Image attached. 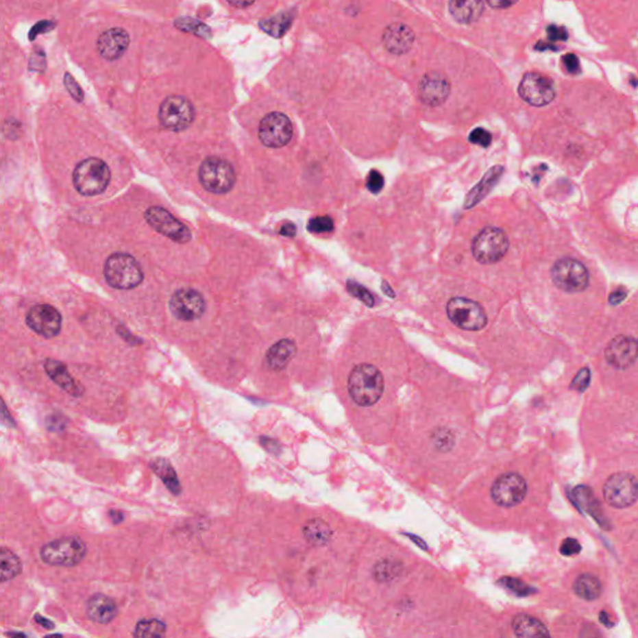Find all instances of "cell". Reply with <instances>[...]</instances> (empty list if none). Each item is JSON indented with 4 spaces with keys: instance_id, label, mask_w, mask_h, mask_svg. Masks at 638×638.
<instances>
[{
    "instance_id": "cell-45",
    "label": "cell",
    "mask_w": 638,
    "mask_h": 638,
    "mask_svg": "<svg viewBox=\"0 0 638 638\" xmlns=\"http://www.w3.org/2000/svg\"><path fill=\"white\" fill-rule=\"evenodd\" d=\"M502 582H505V585L508 586V589L514 590L515 592L519 593V595H528V592H530L528 587H526V586H525L524 583L520 582V581L514 580V578H506V580H504Z\"/></svg>"
},
{
    "instance_id": "cell-8",
    "label": "cell",
    "mask_w": 638,
    "mask_h": 638,
    "mask_svg": "<svg viewBox=\"0 0 638 638\" xmlns=\"http://www.w3.org/2000/svg\"><path fill=\"white\" fill-rule=\"evenodd\" d=\"M556 287L567 293H578L589 287L590 273L585 265L574 258H561L551 268Z\"/></svg>"
},
{
    "instance_id": "cell-51",
    "label": "cell",
    "mask_w": 638,
    "mask_h": 638,
    "mask_svg": "<svg viewBox=\"0 0 638 638\" xmlns=\"http://www.w3.org/2000/svg\"><path fill=\"white\" fill-rule=\"evenodd\" d=\"M35 619H36V622H39V624H42V626H44L45 628H48V630H51V628L54 627V624H51V622L48 621V619H45V618L42 617V616H36Z\"/></svg>"
},
{
    "instance_id": "cell-32",
    "label": "cell",
    "mask_w": 638,
    "mask_h": 638,
    "mask_svg": "<svg viewBox=\"0 0 638 638\" xmlns=\"http://www.w3.org/2000/svg\"><path fill=\"white\" fill-rule=\"evenodd\" d=\"M165 624L155 618L140 621L135 630V638H165Z\"/></svg>"
},
{
    "instance_id": "cell-46",
    "label": "cell",
    "mask_w": 638,
    "mask_h": 638,
    "mask_svg": "<svg viewBox=\"0 0 638 638\" xmlns=\"http://www.w3.org/2000/svg\"><path fill=\"white\" fill-rule=\"evenodd\" d=\"M626 295H627V292H626L624 289H617V291H615V292L610 295L611 304H613V306L619 304V303L622 302L624 298H626Z\"/></svg>"
},
{
    "instance_id": "cell-50",
    "label": "cell",
    "mask_w": 638,
    "mask_h": 638,
    "mask_svg": "<svg viewBox=\"0 0 638 638\" xmlns=\"http://www.w3.org/2000/svg\"><path fill=\"white\" fill-rule=\"evenodd\" d=\"M487 4L493 8H508L511 7L514 3H511V1H489Z\"/></svg>"
},
{
    "instance_id": "cell-15",
    "label": "cell",
    "mask_w": 638,
    "mask_h": 638,
    "mask_svg": "<svg viewBox=\"0 0 638 638\" xmlns=\"http://www.w3.org/2000/svg\"><path fill=\"white\" fill-rule=\"evenodd\" d=\"M169 308L179 321L193 322L205 313L206 302L204 295L196 289H181L172 295Z\"/></svg>"
},
{
    "instance_id": "cell-39",
    "label": "cell",
    "mask_w": 638,
    "mask_h": 638,
    "mask_svg": "<svg viewBox=\"0 0 638 638\" xmlns=\"http://www.w3.org/2000/svg\"><path fill=\"white\" fill-rule=\"evenodd\" d=\"M591 382V371L589 368H582L578 371L576 377L574 378L571 388L577 391H586L589 388Z\"/></svg>"
},
{
    "instance_id": "cell-49",
    "label": "cell",
    "mask_w": 638,
    "mask_h": 638,
    "mask_svg": "<svg viewBox=\"0 0 638 638\" xmlns=\"http://www.w3.org/2000/svg\"><path fill=\"white\" fill-rule=\"evenodd\" d=\"M109 516H110V519L114 524H119V522H123V519H124L123 513H120V511H117V510H111L110 513H109Z\"/></svg>"
},
{
    "instance_id": "cell-18",
    "label": "cell",
    "mask_w": 638,
    "mask_h": 638,
    "mask_svg": "<svg viewBox=\"0 0 638 638\" xmlns=\"http://www.w3.org/2000/svg\"><path fill=\"white\" fill-rule=\"evenodd\" d=\"M604 356L612 367L626 369L637 359L638 342L632 336H617L607 345Z\"/></svg>"
},
{
    "instance_id": "cell-44",
    "label": "cell",
    "mask_w": 638,
    "mask_h": 638,
    "mask_svg": "<svg viewBox=\"0 0 638 638\" xmlns=\"http://www.w3.org/2000/svg\"><path fill=\"white\" fill-rule=\"evenodd\" d=\"M563 65L569 74H577L580 71V62L575 54H566L563 58Z\"/></svg>"
},
{
    "instance_id": "cell-14",
    "label": "cell",
    "mask_w": 638,
    "mask_h": 638,
    "mask_svg": "<svg viewBox=\"0 0 638 638\" xmlns=\"http://www.w3.org/2000/svg\"><path fill=\"white\" fill-rule=\"evenodd\" d=\"M145 220L161 234L177 243H187L193 238L190 228L176 220L171 213L162 207H150L145 212Z\"/></svg>"
},
{
    "instance_id": "cell-16",
    "label": "cell",
    "mask_w": 638,
    "mask_h": 638,
    "mask_svg": "<svg viewBox=\"0 0 638 638\" xmlns=\"http://www.w3.org/2000/svg\"><path fill=\"white\" fill-rule=\"evenodd\" d=\"M62 315L50 304H35L27 315L29 328L45 338L58 336L62 330Z\"/></svg>"
},
{
    "instance_id": "cell-48",
    "label": "cell",
    "mask_w": 638,
    "mask_h": 638,
    "mask_svg": "<svg viewBox=\"0 0 638 638\" xmlns=\"http://www.w3.org/2000/svg\"><path fill=\"white\" fill-rule=\"evenodd\" d=\"M295 226L293 223H286L284 226L281 228V234L283 236H287V237H293L295 236Z\"/></svg>"
},
{
    "instance_id": "cell-38",
    "label": "cell",
    "mask_w": 638,
    "mask_h": 638,
    "mask_svg": "<svg viewBox=\"0 0 638 638\" xmlns=\"http://www.w3.org/2000/svg\"><path fill=\"white\" fill-rule=\"evenodd\" d=\"M469 141L471 144L478 145V146H481V147H489L491 145V141H493V136L489 131L485 130V129H481V127H478L475 130L470 132L469 135Z\"/></svg>"
},
{
    "instance_id": "cell-6",
    "label": "cell",
    "mask_w": 638,
    "mask_h": 638,
    "mask_svg": "<svg viewBox=\"0 0 638 638\" xmlns=\"http://www.w3.org/2000/svg\"><path fill=\"white\" fill-rule=\"evenodd\" d=\"M86 551V545L82 539L69 536L44 545L40 556L44 563L51 566L71 567L83 561Z\"/></svg>"
},
{
    "instance_id": "cell-7",
    "label": "cell",
    "mask_w": 638,
    "mask_h": 638,
    "mask_svg": "<svg viewBox=\"0 0 638 638\" xmlns=\"http://www.w3.org/2000/svg\"><path fill=\"white\" fill-rule=\"evenodd\" d=\"M199 180L207 191L221 195L232 190L236 182V172L226 160L208 158L199 166Z\"/></svg>"
},
{
    "instance_id": "cell-31",
    "label": "cell",
    "mask_w": 638,
    "mask_h": 638,
    "mask_svg": "<svg viewBox=\"0 0 638 638\" xmlns=\"http://www.w3.org/2000/svg\"><path fill=\"white\" fill-rule=\"evenodd\" d=\"M292 21H293V15L291 13H281L273 18L262 21L260 23V27L268 34L275 38H281L289 30Z\"/></svg>"
},
{
    "instance_id": "cell-43",
    "label": "cell",
    "mask_w": 638,
    "mask_h": 638,
    "mask_svg": "<svg viewBox=\"0 0 638 638\" xmlns=\"http://www.w3.org/2000/svg\"><path fill=\"white\" fill-rule=\"evenodd\" d=\"M548 36H549L550 42H557V40H561V42H565L569 38V34L565 29L561 28V27H557V25H550L548 28Z\"/></svg>"
},
{
    "instance_id": "cell-11",
    "label": "cell",
    "mask_w": 638,
    "mask_h": 638,
    "mask_svg": "<svg viewBox=\"0 0 638 638\" xmlns=\"http://www.w3.org/2000/svg\"><path fill=\"white\" fill-rule=\"evenodd\" d=\"M519 95L525 103L542 108L555 100L556 90L552 80L539 73H526L519 85Z\"/></svg>"
},
{
    "instance_id": "cell-4",
    "label": "cell",
    "mask_w": 638,
    "mask_h": 638,
    "mask_svg": "<svg viewBox=\"0 0 638 638\" xmlns=\"http://www.w3.org/2000/svg\"><path fill=\"white\" fill-rule=\"evenodd\" d=\"M508 234L498 227H487L475 237L471 243L474 258L481 265H494L508 254Z\"/></svg>"
},
{
    "instance_id": "cell-2",
    "label": "cell",
    "mask_w": 638,
    "mask_h": 638,
    "mask_svg": "<svg viewBox=\"0 0 638 638\" xmlns=\"http://www.w3.org/2000/svg\"><path fill=\"white\" fill-rule=\"evenodd\" d=\"M105 280L115 289H134L144 281L138 262L127 254H114L105 262Z\"/></svg>"
},
{
    "instance_id": "cell-25",
    "label": "cell",
    "mask_w": 638,
    "mask_h": 638,
    "mask_svg": "<svg viewBox=\"0 0 638 638\" xmlns=\"http://www.w3.org/2000/svg\"><path fill=\"white\" fill-rule=\"evenodd\" d=\"M504 172V167L501 166H494L485 173V176L481 179L480 182L476 186H474L471 191L467 193L465 205L464 207L469 210L471 207L476 206L479 202L487 197L491 190L494 188L495 185L499 182L501 175Z\"/></svg>"
},
{
    "instance_id": "cell-36",
    "label": "cell",
    "mask_w": 638,
    "mask_h": 638,
    "mask_svg": "<svg viewBox=\"0 0 638 638\" xmlns=\"http://www.w3.org/2000/svg\"><path fill=\"white\" fill-rule=\"evenodd\" d=\"M334 228L333 220L328 216H319L315 217L308 222V231L312 234H324V232H332Z\"/></svg>"
},
{
    "instance_id": "cell-10",
    "label": "cell",
    "mask_w": 638,
    "mask_h": 638,
    "mask_svg": "<svg viewBox=\"0 0 638 638\" xmlns=\"http://www.w3.org/2000/svg\"><path fill=\"white\" fill-rule=\"evenodd\" d=\"M604 498L612 508L631 506L638 500L637 479L631 474H613L604 482Z\"/></svg>"
},
{
    "instance_id": "cell-9",
    "label": "cell",
    "mask_w": 638,
    "mask_h": 638,
    "mask_svg": "<svg viewBox=\"0 0 638 638\" xmlns=\"http://www.w3.org/2000/svg\"><path fill=\"white\" fill-rule=\"evenodd\" d=\"M158 120L169 130L175 132L186 130L195 120V108L186 97L177 95L167 97L160 106Z\"/></svg>"
},
{
    "instance_id": "cell-13",
    "label": "cell",
    "mask_w": 638,
    "mask_h": 638,
    "mask_svg": "<svg viewBox=\"0 0 638 638\" xmlns=\"http://www.w3.org/2000/svg\"><path fill=\"white\" fill-rule=\"evenodd\" d=\"M293 136V125L282 112H269L263 117L258 127L262 144L271 149H280L289 144Z\"/></svg>"
},
{
    "instance_id": "cell-37",
    "label": "cell",
    "mask_w": 638,
    "mask_h": 638,
    "mask_svg": "<svg viewBox=\"0 0 638 638\" xmlns=\"http://www.w3.org/2000/svg\"><path fill=\"white\" fill-rule=\"evenodd\" d=\"M347 289L349 291L350 295L357 297L358 299H360V301L365 303L367 306L373 307V306L376 304V299H374V297H373L371 292H369L368 289H364L363 286H360L357 282H348Z\"/></svg>"
},
{
    "instance_id": "cell-24",
    "label": "cell",
    "mask_w": 638,
    "mask_h": 638,
    "mask_svg": "<svg viewBox=\"0 0 638 638\" xmlns=\"http://www.w3.org/2000/svg\"><path fill=\"white\" fill-rule=\"evenodd\" d=\"M513 630L517 638H551L549 630L539 618L519 613L513 619Z\"/></svg>"
},
{
    "instance_id": "cell-12",
    "label": "cell",
    "mask_w": 638,
    "mask_h": 638,
    "mask_svg": "<svg viewBox=\"0 0 638 638\" xmlns=\"http://www.w3.org/2000/svg\"><path fill=\"white\" fill-rule=\"evenodd\" d=\"M526 494V480L517 473L502 474L491 487V498L501 508H514L522 504Z\"/></svg>"
},
{
    "instance_id": "cell-29",
    "label": "cell",
    "mask_w": 638,
    "mask_h": 638,
    "mask_svg": "<svg viewBox=\"0 0 638 638\" xmlns=\"http://www.w3.org/2000/svg\"><path fill=\"white\" fill-rule=\"evenodd\" d=\"M150 465H151L152 470L158 474V478L164 481V484L169 490H171L175 495H179L181 493V485H180L176 471L167 460L158 458L151 461Z\"/></svg>"
},
{
    "instance_id": "cell-19",
    "label": "cell",
    "mask_w": 638,
    "mask_h": 638,
    "mask_svg": "<svg viewBox=\"0 0 638 638\" xmlns=\"http://www.w3.org/2000/svg\"><path fill=\"white\" fill-rule=\"evenodd\" d=\"M130 36L123 28H112L105 30L97 39V50L105 60H117L124 56L129 48Z\"/></svg>"
},
{
    "instance_id": "cell-27",
    "label": "cell",
    "mask_w": 638,
    "mask_h": 638,
    "mask_svg": "<svg viewBox=\"0 0 638 638\" xmlns=\"http://www.w3.org/2000/svg\"><path fill=\"white\" fill-rule=\"evenodd\" d=\"M574 591L577 596L585 601H593L602 593V585L600 580L590 574H583L574 583Z\"/></svg>"
},
{
    "instance_id": "cell-53",
    "label": "cell",
    "mask_w": 638,
    "mask_h": 638,
    "mask_svg": "<svg viewBox=\"0 0 638 638\" xmlns=\"http://www.w3.org/2000/svg\"><path fill=\"white\" fill-rule=\"evenodd\" d=\"M382 289H383V291H384L385 293L389 295V297H394V295H394V292L391 291V287L388 286V283H385L384 282V283H383V287H382Z\"/></svg>"
},
{
    "instance_id": "cell-1",
    "label": "cell",
    "mask_w": 638,
    "mask_h": 638,
    "mask_svg": "<svg viewBox=\"0 0 638 638\" xmlns=\"http://www.w3.org/2000/svg\"><path fill=\"white\" fill-rule=\"evenodd\" d=\"M347 391L353 403L363 408L374 406L384 393L383 373L374 364H357L347 379Z\"/></svg>"
},
{
    "instance_id": "cell-30",
    "label": "cell",
    "mask_w": 638,
    "mask_h": 638,
    "mask_svg": "<svg viewBox=\"0 0 638 638\" xmlns=\"http://www.w3.org/2000/svg\"><path fill=\"white\" fill-rule=\"evenodd\" d=\"M21 572L19 557L7 548L0 551V578L3 582L18 576Z\"/></svg>"
},
{
    "instance_id": "cell-41",
    "label": "cell",
    "mask_w": 638,
    "mask_h": 638,
    "mask_svg": "<svg viewBox=\"0 0 638 638\" xmlns=\"http://www.w3.org/2000/svg\"><path fill=\"white\" fill-rule=\"evenodd\" d=\"M64 83H65L66 89L69 90L71 97H74L76 101H83V90L79 86V84L76 83L75 79L70 75L69 73L65 74V80H64Z\"/></svg>"
},
{
    "instance_id": "cell-21",
    "label": "cell",
    "mask_w": 638,
    "mask_h": 638,
    "mask_svg": "<svg viewBox=\"0 0 638 638\" xmlns=\"http://www.w3.org/2000/svg\"><path fill=\"white\" fill-rule=\"evenodd\" d=\"M297 345L292 339L284 338L273 344L266 353L265 363L271 371H281L295 358Z\"/></svg>"
},
{
    "instance_id": "cell-33",
    "label": "cell",
    "mask_w": 638,
    "mask_h": 638,
    "mask_svg": "<svg viewBox=\"0 0 638 638\" xmlns=\"http://www.w3.org/2000/svg\"><path fill=\"white\" fill-rule=\"evenodd\" d=\"M176 28H179L186 33H193V34L201 36L204 39H210L211 38V29L207 27L206 24L201 21L193 19V18H180L175 21Z\"/></svg>"
},
{
    "instance_id": "cell-52",
    "label": "cell",
    "mask_w": 638,
    "mask_h": 638,
    "mask_svg": "<svg viewBox=\"0 0 638 638\" xmlns=\"http://www.w3.org/2000/svg\"><path fill=\"white\" fill-rule=\"evenodd\" d=\"M8 636H10V638H30L27 635L19 633V632H10V633H8Z\"/></svg>"
},
{
    "instance_id": "cell-20",
    "label": "cell",
    "mask_w": 638,
    "mask_h": 638,
    "mask_svg": "<svg viewBox=\"0 0 638 638\" xmlns=\"http://www.w3.org/2000/svg\"><path fill=\"white\" fill-rule=\"evenodd\" d=\"M382 40L384 48L391 54L403 56L413 48L415 35L412 29L403 23H391L384 29Z\"/></svg>"
},
{
    "instance_id": "cell-28",
    "label": "cell",
    "mask_w": 638,
    "mask_h": 638,
    "mask_svg": "<svg viewBox=\"0 0 638 638\" xmlns=\"http://www.w3.org/2000/svg\"><path fill=\"white\" fill-rule=\"evenodd\" d=\"M306 540L313 546H322L330 541L332 530L330 525L321 519H313L306 524L303 528Z\"/></svg>"
},
{
    "instance_id": "cell-54",
    "label": "cell",
    "mask_w": 638,
    "mask_h": 638,
    "mask_svg": "<svg viewBox=\"0 0 638 638\" xmlns=\"http://www.w3.org/2000/svg\"><path fill=\"white\" fill-rule=\"evenodd\" d=\"M230 4H231V5H234V7L243 8L249 7V5H252L254 3H248V1L247 3H234V1H231Z\"/></svg>"
},
{
    "instance_id": "cell-26",
    "label": "cell",
    "mask_w": 638,
    "mask_h": 638,
    "mask_svg": "<svg viewBox=\"0 0 638 638\" xmlns=\"http://www.w3.org/2000/svg\"><path fill=\"white\" fill-rule=\"evenodd\" d=\"M484 7V3L479 0H453L449 3V12L460 24H471L480 19Z\"/></svg>"
},
{
    "instance_id": "cell-47",
    "label": "cell",
    "mask_w": 638,
    "mask_h": 638,
    "mask_svg": "<svg viewBox=\"0 0 638 638\" xmlns=\"http://www.w3.org/2000/svg\"><path fill=\"white\" fill-rule=\"evenodd\" d=\"M117 332H119V334H120V336H123V338H125V339H126V341H127V342H129L130 344L138 343V342H140L138 338H135V336H131V333H129L127 330H126L125 327H123V326L117 327Z\"/></svg>"
},
{
    "instance_id": "cell-17",
    "label": "cell",
    "mask_w": 638,
    "mask_h": 638,
    "mask_svg": "<svg viewBox=\"0 0 638 638\" xmlns=\"http://www.w3.org/2000/svg\"><path fill=\"white\" fill-rule=\"evenodd\" d=\"M450 90L452 85L444 74L430 71L426 73L419 83V97L426 106L435 108L445 103L446 99L450 95Z\"/></svg>"
},
{
    "instance_id": "cell-23",
    "label": "cell",
    "mask_w": 638,
    "mask_h": 638,
    "mask_svg": "<svg viewBox=\"0 0 638 638\" xmlns=\"http://www.w3.org/2000/svg\"><path fill=\"white\" fill-rule=\"evenodd\" d=\"M44 367L50 379L59 385L62 389L71 394L73 397L83 395V387L77 384L75 379L70 376L65 364L54 360V359H48Z\"/></svg>"
},
{
    "instance_id": "cell-40",
    "label": "cell",
    "mask_w": 638,
    "mask_h": 638,
    "mask_svg": "<svg viewBox=\"0 0 638 638\" xmlns=\"http://www.w3.org/2000/svg\"><path fill=\"white\" fill-rule=\"evenodd\" d=\"M384 186V177L377 170H371L367 177V188L371 193H379Z\"/></svg>"
},
{
    "instance_id": "cell-34",
    "label": "cell",
    "mask_w": 638,
    "mask_h": 638,
    "mask_svg": "<svg viewBox=\"0 0 638 638\" xmlns=\"http://www.w3.org/2000/svg\"><path fill=\"white\" fill-rule=\"evenodd\" d=\"M574 494H575V498H576L578 506L581 508H585L586 511H589L591 515H593L597 519V517H598V516H597V511H598V508H600V505H597L596 500H595L593 494H592V491H591L590 489L586 487H578L575 489Z\"/></svg>"
},
{
    "instance_id": "cell-5",
    "label": "cell",
    "mask_w": 638,
    "mask_h": 638,
    "mask_svg": "<svg viewBox=\"0 0 638 638\" xmlns=\"http://www.w3.org/2000/svg\"><path fill=\"white\" fill-rule=\"evenodd\" d=\"M446 315L458 328L467 332L484 330L487 315L480 303L465 297H454L446 304Z\"/></svg>"
},
{
    "instance_id": "cell-55",
    "label": "cell",
    "mask_w": 638,
    "mask_h": 638,
    "mask_svg": "<svg viewBox=\"0 0 638 638\" xmlns=\"http://www.w3.org/2000/svg\"><path fill=\"white\" fill-rule=\"evenodd\" d=\"M45 638H62V637H60V636H48V637H45Z\"/></svg>"
},
{
    "instance_id": "cell-35",
    "label": "cell",
    "mask_w": 638,
    "mask_h": 638,
    "mask_svg": "<svg viewBox=\"0 0 638 638\" xmlns=\"http://www.w3.org/2000/svg\"><path fill=\"white\" fill-rule=\"evenodd\" d=\"M454 435L452 430L449 429H439L434 432L432 437V444L440 450V452H449L452 450L454 446Z\"/></svg>"
},
{
    "instance_id": "cell-3",
    "label": "cell",
    "mask_w": 638,
    "mask_h": 638,
    "mask_svg": "<svg viewBox=\"0 0 638 638\" xmlns=\"http://www.w3.org/2000/svg\"><path fill=\"white\" fill-rule=\"evenodd\" d=\"M111 172L103 160L86 158L76 166L73 172V184L83 196H97L103 193L110 184Z\"/></svg>"
},
{
    "instance_id": "cell-22",
    "label": "cell",
    "mask_w": 638,
    "mask_h": 638,
    "mask_svg": "<svg viewBox=\"0 0 638 638\" xmlns=\"http://www.w3.org/2000/svg\"><path fill=\"white\" fill-rule=\"evenodd\" d=\"M86 612L91 621L97 624H110L111 621L116 617L119 610L116 602L112 598L97 593L90 598Z\"/></svg>"
},
{
    "instance_id": "cell-42",
    "label": "cell",
    "mask_w": 638,
    "mask_h": 638,
    "mask_svg": "<svg viewBox=\"0 0 638 638\" xmlns=\"http://www.w3.org/2000/svg\"><path fill=\"white\" fill-rule=\"evenodd\" d=\"M580 550H581V546H580V543H578V542H577L576 540H575V539H572V537H569V539H566V540H565V541L563 542V545H561V548H560V551H561V554H563V555H565V556L576 555V554H578V552H580Z\"/></svg>"
}]
</instances>
